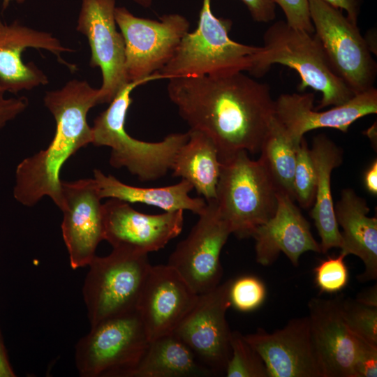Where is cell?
Listing matches in <instances>:
<instances>
[{"mask_svg": "<svg viewBox=\"0 0 377 377\" xmlns=\"http://www.w3.org/2000/svg\"><path fill=\"white\" fill-rule=\"evenodd\" d=\"M168 94L190 126L214 142L221 162L240 151L254 154L274 117L269 86L243 72L168 79Z\"/></svg>", "mask_w": 377, "mask_h": 377, "instance_id": "1", "label": "cell"}, {"mask_svg": "<svg viewBox=\"0 0 377 377\" xmlns=\"http://www.w3.org/2000/svg\"><path fill=\"white\" fill-rule=\"evenodd\" d=\"M98 92L87 81L77 79L46 91L44 105L55 119V133L45 149L24 158L16 168L13 196L22 205L33 207L48 196L62 208L61 169L80 148L92 144L87 114L98 105Z\"/></svg>", "mask_w": 377, "mask_h": 377, "instance_id": "2", "label": "cell"}, {"mask_svg": "<svg viewBox=\"0 0 377 377\" xmlns=\"http://www.w3.org/2000/svg\"><path fill=\"white\" fill-rule=\"evenodd\" d=\"M263 38V45L254 57L251 75L261 77L274 64L295 70L300 77V91L311 87L320 92L322 98L315 110L342 105L355 95L332 69L314 33L279 20L267 29Z\"/></svg>", "mask_w": 377, "mask_h": 377, "instance_id": "3", "label": "cell"}, {"mask_svg": "<svg viewBox=\"0 0 377 377\" xmlns=\"http://www.w3.org/2000/svg\"><path fill=\"white\" fill-rule=\"evenodd\" d=\"M149 80L126 84L96 117L91 126L92 144L111 149L109 163L114 168H125L140 181H154L164 177L177 153L188 138V133H171L158 142H146L131 136L125 129L131 94Z\"/></svg>", "mask_w": 377, "mask_h": 377, "instance_id": "4", "label": "cell"}, {"mask_svg": "<svg viewBox=\"0 0 377 377\" xmlns=\"http://www.w3.org/2000/svg\"><path fill=\"white\" fill-rule=\"evenodd\" d=\"M279 191L263 160L240 151L221 162L214 200L231 234L244 239L274 216Z\"/></svg>", "mask_w": 377, "mask_h": 377, "instance_id": "5", "label": "cell"}, {"mask_svg": "<svg viewBox=\"0 0 377 377\" xmlns=\"http://www.w3.org/2000/svg\"><path fill=\"white\" fill-rule=\"evenodd\" d=\"M231 26L230 20L213 14L210 0H202L196 29L184 35L172 59L157 73L162 79L249 73L261 47L232 40Z\"/></svg>", "mask_w": 377, "mask_h": 377, "instance_id": "6", "label": "cell"}, {"mask_svg": "<svg viewBox=\"0 0 377 377\" xmlns=\"http://www.w3.org/2000/svg\"><path fill=\"white\" fill-rule=\"evenodd\" d=\"M87 267L82 296L90 326L136 310L151 267L148 254L113 249L96 255Z\"/></svg>", "mask_w": 377, "mask_h": 377, "instance_id": "7", "label": "cell"}, {"mask_svg": "<svg viewBox=\"0 0 377 377\" xmlns=\"http://www.w3.org/2000/svg\"><path fill=\"white\" fill-rule=\"evenodd\" d=\"M149 343L137 310L105 320L76 343L77 370L82 377H129Z\"/></svg>", "mask_w": 377, "mask_h": 377, "instance_id": "8", "label": "cell"}, {"mask_svg": "<svg viewBox=\"0 0 377 377\" xmlns=\"http://www.w3.org/2000/svg\"><path fill=\"white\" fill-rule=\"evenodd\" d=\"M314 34L337 76L354 94L374 87L377 65L357 24L323 0H309Z\"/></svg>", "mask_w": 377, "mask_h": 377, "instance_id": "9", "label": "cell"}, {"mask_svg": "<svg viewBox=\"0 0 377 377\" xmlns=\"http://www.w3.org/2000/svg\"><path fill=\"white\" fill-rule=\"evenodd\" d=\"M114 17L124 40L126 81L162 79L157 72L170 61L188 32V20L177 13L160 20L142 18L124 7H116Z\"/></svg>", "mask_w": 377, "mask_h": 377, "instance_id": "10", "label": "cell"}, {"mask_svg": "<svg viewBox=\"0 0 377 377\" xmlns=\"http://www.w3.org/2000/svg\"><path fill=\"white\" fill-rule=\"evenodd\" d=\"M232 281L228 280L199 294L194 306L173 332L213 375L225 373L231 356L232 331L226 315L231 306Z\"/></svg>", "mask_w": 377, "mask_h": 377, "instance_id": "11", "label": "cell"}, {"mask_svg": "<svg viewBox=\"0 0 377 377\" xmlns=\"http://www.w3.org/2000/svg\"><path fill=\"white\" fill-rule=\"evenodd\" d=\"M203 211L187 237L179 242L168 264L198 295L220 284L223 276L220 255L231 235L214 199L206 201Z\"/></svg>", "mask_w": 377, "mask_h": 377, "instance_id": "12", "label": "cell"}, {"mask_svg": "<svg viewBox=\"0 0 377 377\" xmlns=\"http://www.w3.org/2000/svg\"><path fill=\"white\" fill-rule=\"evenodd\" d=\"M116 0H82L76 29L89 44L91 67L100 68L102 85L98 105L110 103L128 82L125 75V45L117 29Z\"/></svg>", "mask_w": 377, "mask_h": 377, "instance_id": "13", "label": "cell"}, {"mask_svg": "<svg viewBox=\"0 0 377 377\" xmlns=\"http://www.w3.org/2000/svg\"><path fill=\"white\" fill-rule=\"evenodd\" d=\"M61 232L72 269L89 265L105 240L103 204L94 178L61 181Z\"/></svg>", "mask_w": 377, "mask_h": 377, "instance_id": "14", "label": "cell"}, {"mask_svg": "<svg viewBox=\"0 0 377 377\" xmlns=\"http://www.w3.org/2000/svg\"><path fill=\"white\" fill-rule=\"evenodd\" d=\"M103 212L105 240L112 249L142 254L163 248L181 233L184 226L182 210L147 214L114 198L103 204Z\"/></svg>", "mask_w": 377, "mask_h": 377, "instance_id": "15", "label": "cell"}, {"mask_svg": "<svg viewBox=\"0 0 377 377\" xmlns=\"http://www.w3.org/2000/svg\"><path fill=\"white\" fill-rule=\"evenodd\" d=\"M314 98L313 93H293L282 94L274 101V117L296 146L311 130L330 128L347 133L350 126L360 118L377 113L375 87L323 111L313 108Z\"/></svg>", "mask_w": 377, "mask_h": 377, "instance_id": "16", "label": "cell"}, {"mask_svg": "<svg viewBox=\"0 0 377 377\" xmlns=\"http://www.w3.org/2000/svg\"><path fill=\"white\" fill-rule=\"evenodd\" d=\"M244 337L262 357L269 377H323L308 316L272 333L258 329Z\"/></svg>", "mask_w": 377, "mask_h": 377, "instance_id": "17", "label": "cell"}, {"mask_svg": "<svg viewBox=\"0 0 377 377\" xmlns=\"http://www.w3.org/2000/svg\"><path fill=\"white\" fill-rule=\"evenodd\" d=\"M27 48L43 49L54 54L58 61L71 71L76 66L64 60L61 54L73 51L61 45L52 34L22 24H10L0 18V89L17 94L48 84L47 76L34 63L25 64L22 54Z\"/></svg>", "mask_w": 377, "mask_h": 377, "instance_id": "18", "label": "cell"}, {"mask_svg": "<svg viewBox=\"0 0 377 377\" xmlns=\"http://www.w3.org/2000/svg\"><path fill=\"white\" fill-rule=\"evenodd\" d=\"M198 297L174 268L151 265L136 307L149 341L173 333Z\"/></svg>", "mask_w": 377, "mask_h": 377, "instance_id": "19", "label": "cell"}, {"mask_svg": "<svg viewBox=\"0 0 377 377\" xmlns=\"http://www.w3.org/2000/svg\"><path fill=\"white\" fill-rule=\"evenodd\" d=\"M343 297H314L308 302L311 336L323 377H356L357 340L343 319Z\"/></svg>", "mask_w": 377, "mask_h": 377, "instance_id": "20", "label": "cell"}, {"mask_svg": "<svg viewBox=\"0 0 377 377\" xmlns=\"http://www.w3.org/2000/svg\"><path fill=\"white\" fill-rule=\"evenodd\" d=\"M276 198L277 207L274 216L252 235L256 261L268 266L283 253L294 266H297L304 253H321L320 245L313 237L309 223L294 201L281 191L277 193Z\"/></svg>", "mask_w": 377, "mask_h": 377, "instance_id": "21", "label": "cell"}, {"mask_svg": "<svg viewBox=\"0 0 377 377\" xmlns=\"http://www.w3.org/2000/svg\"><path fill=\"white\" fill-rule=\"evenodd\" d=\"M369 211L366 200L349 188L342 190L334 205L337 222L342 228L340 253L362 260L364 270L357 276L362 282L377 279V218L369 216Z\"/></svg>", "mask_w": 377, "mask_h": 377, "instance_id": "22", "label": "cell"}, {"mask_svg": "<svg viewBox=\"0 0 377 377\" xmlns=\"http://www.w3.org/2000/svg\"><path fill=\"white\" fill-rule=\"evenodd\" d=\"M316 173V188L313 207L310 215L320 238L321 253L341 248V235L334 213L331 191V175L343 161V152L324 134L316 135L310 149Z\"/></svg>", "mask_w": 377, "mask_h": 377, "instance_id": "23", "label": "cell"}, {"mask_svg": "<svg viewBox=\"0 0 377 377\" xmlns=\"http://www.w3.org/2000/svg\"><path fill=\"white\" fill-rule=\"evenodd\" d=\"M94 179L101 199L114 198L128 203H142L164 212L188 210L198 215L207 205L203 198L189 195L193 188L184 179L167 186L140 187L124 184L98 169L94 170Z\"/></svg>", "mask_w": 377, "mask_h": 377, "instance_id": "24", "label": "cell"}, {"mask_svg": "<svg viewBox=\"0 0 377 377\" xmlns=\"http://www.w3.org/2000/svg\"><path fill=\"white\" fill-rule=\"evenodd\" d=\"M188 133L173 161L172 175L189 182L206 201L214 199L221 165L218 149L204 133L191 129Z\"/></svg>", "mask_w": 377, "mask_h": 377, "instance_id": "25", "label": "cell"}, {"mask_svg": "<svg viewBox=\"0 0 377 377\" xmlns=\"http://www.w3.org/2000/svg\"><path fill=\"white\" fill-rule=\"evenodd\" d=\"M213 374L173 333L149 341L129 377H195Z\"/></svg>", "mask_w": 377, "mask_h": 377, "instance_id": "26", "label": "cell"}, {"mask_svg": "<svg viewBox=\"0 0 377 377\" xmlns=\"http://www.w3.org/2000/svg\"><path fill=\"white\" fill-rule=\"evenodd\" d=\"M299 146V145H298ZM298 146L288 138L281 125L274 117L260 149L265 162L278 189L295 200L293 180Z\"/></svg>", "mask_w": 377, "mask_h": 377, "instance_id": "27", "label": "cell"}, {"mask_svg": "<svg viewBox=\"0 0 377 377\" xmlns=\"http://www.w3.org/2000/svg\"><path fill=\"white\" fill-rule=\"evenodd\" d=\"M231 356L225 374L228 377H269L266 365L258 352L238 331H232Z\"/></svg>", "mask_w": 377, "mask_h": 377, "instance_id": "28", "label": "cell"}, {"mask_svg": "<svg viewBox=\"0 0 377 377\" xmlns=\"http://www.w3.org/2000/svg\"><path fill=\"white\" fill-rule=\"evenodd\" d=\"M342 313L348 328L354 336L377 346L376 306L343 296Z\"/></svg>", "mask_w": 377, "mask_h": 377, "instance_id": "29", "label": "cell"}, {"mask_svg": "<svg viewBox=\"0 0 377 377\" xmlns=\"http://www.w3.org/2000/svg\"><path fill=\"white\" fill-rule=\"evenodd\" d=\"M293 188L300 205L309 208L313 205L316 188V173L310 149L303 137L297 149Z\"/></svg>", "mask_w": 377, "mask_h": 377, "instance_id": "30", "label": "cell"}, {"mask_svg": "<svg viewBox=\"0 0 377 377\" xmlns=\"http://www.w3.org/2000/svg\"><path fill=\"white\" fill-rule=\"evenodd\" d=\"M266 297L264 283L258 277L246 275L232 279L230 288L231 306L238 311L249 312L260 306Z\"/></svg>", "mask_w": 377, "mask_h": 377, "instance_id": "31", "label": "cell"}, {"mask_svg": "<svg viewBox=\"0 0 377 377\" xmlns=\"http://www.w3.org/2000/svg\"><path fill=\"white\" fill-rule=\"evenodd\" d=\"M345 257L341 253L330 256L314 267L315 283L321 293H336L347 286L349 272Z\"/></svg>", "mask_w": 377, "mask_h": 377, "instance_id": "32", "label": "cell"}, {"mask_svg": "<svg viewBox=\"0 0 377 377\" xmlns=\"http://www.w3.org/2000/svg\"><path fill=\"white\" fill-rule=\"evenodd\" d=\"M280 6L286 17V22L291 27L312 34L309 0H272Z\"/></svg>", "mask_w": 377, "mask_h": 377, "instance_id": "33", "label": "cell"}, {"mask_svg": "<svg viewBox=\"0 0 377 377\" xmlns=\"http://www.w3.org/2000/svg\"><path fill=\"white\" fill-rule=\"evenodd\" d=\"M357 340V347L355 361L356 377H376L377 346L358 337Z\"/></svg>", "mask_w": 377, "mask_h": 377, "instance_id": "34", "label": "cell"}, {"mask_svg": "<svg viewBox=\"0 0 377 377\" xmlns=\"http://www.w3.org/2000/svg\"><path fill=\"white\" fill-rule=\"evenodd\" d=\"M6 94L0 89V129L22 113L29 105L25 96L7 98Z\"/></svg>", "mask_w": 377, "mask_h": 377, "instance_id": "35", "label": "cell"}, {"mask_svg": "<svg viewBox=\"0 0 377 377\" xmlns=\"http://www.w3.org/2000/svg\"><path fill=\"white\" fill-rule=\"evenodd\" d=\"M248 8L253 20L267 23L276 17V5L272 0H241Z\"/></svg>", "mask_w": 377, "mask_h": 377, "instance_id": "36", "label": "cell"}, {"mask_svg": "<svg viewBox=\"0 0 377 377\" xmlns=\"http://www.w3.org/2000/svg\"><path fill=\"white\" fill-rule=\"evenodd\" d=\"M330 5L346 13V17L353 23H358L363 0H323Z\"/></svg>", "mask_w": 377, "mask_h": 377, "instance_id": "37", "label": "cell"}, {"mask_svg": "<svg viewBox=\"0 0 377 377\" xmlns=\"http://www.w3.org/2000/svg\"><path fill=\"white\" fill-rule=\"evenodd\" d=\"M364 186L367 191L374 195H377V161L369 166L364 176Z\"/></svg>", "mask_w": 377, "mask_h": 377, "instance_id": "38", "label": "cell"}, {"mask_svg": "<svg viewBox=\"0 0 377 377\" xmlns=\"http://www.w3.org/2000/svg\"><path fill=\"white\" fill-rule=\"evenodd\" d=\"M15 374L10 364L0 331V377H14Z\"/></svg>", "mask_w": 377, "mask_h": 377, "instance_id": "39", "label": "cell"}, {"mask_svg": "<svg viewBox=\"0 0 377 377\" xmlns=\"http://www.w3.org/2000/svg\"><path fill=\"white\" fill-rule=\"evenodd\" d=\"M355 299L364 304L377 307L376 284L360 292Z\"/></svg>", "mask_w": 377, "mask_h": 377, "instance_id": "40", "label": "cell"}, {"mask_svg": "<svg viewBox=\"0 0 377 377\" xmlns=\"http://www.w3.org/2000/svg\"><path fill=\"white\" fill-rule=\"evenodd\" d=\"M11 1H15L17 3H23L26 0H3L2 9L6 10Z\"/></svg>", "mask_w": 377, "mask_h": 377, "instance_id": "41", "label": "cell"}, {"mask_svg": "<svg viewBox=\"0 0 377 377\" xmlns=\"http://www.w3.org/2000/svg\"><path fill=\"white\" fill-rule=\"evenodd\" d=\"M133 1H134L137 3L142 6H144L145 8L149 7L151 5V1H152V0H133Z\"/></svg>", "mask_w": 377, "mask_h": 377, "instance_id": "42", "label": "cell"}]
</instances>
